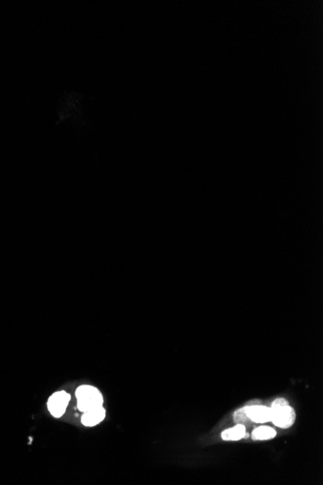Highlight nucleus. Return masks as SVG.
<instances>
[{"instance_id":"nucleus-1","label":"nucleus","mask_w":323,"mask_h":485,"mask_svg":"<svg viewBox=\"0 0 323 485\" xmlns=\"http://www.w3.org/2000/svg\"><path fill=\"white\" fill-rule=\"evenodd\" d=\"M270 409L271 421L273 422L274 425L283 429L290 428L293 425L296 418V414L287 399L277 398L272 403Z\"/></svg>"},{"instance_id":"nucleus-2","label":"nucleus","mask_w":323,"mask_h":485,"mask_svg":"<svg viewBox=\"0 0 323 485\" xmlns=\"http://www.w3.org/2000/svg\"><path fill=\"white\" fill-rule=\"evenodd\" d=\"M77 404L83 413L103 407V395L98 388L92 385H81L75 390Z\"/></svg>"},{"instance_id":"nucleus-3","label":"nucleus","mask_w":323,"mask_h":485,"mask_svg":"<svg viewBox=\"0 0 323 485\" xmlns=\"http://www.w3.org/2000/svg\"><path fill=\"white\" fill-rule=\"evenodd\" d=\"M71 400V395L64 390L54 393L48 400V409L54 418H61Z\"/></svg>"},{"instance_id":"nucleus-4","label":"nucleus","mask_w":323,"mask_h":485,"mask_svg":"<svg viewBox=\"0 0 323 485\" xmlns=\"http://www.w3.org/2000/svg\"><path fill=\"white\" fill-rule=\"evenodd\" d=\"M246 414L251 422L265 423L271 421V409L263 405L246 406Z\"/></svg>"},{"instance_id":"nucleus-5","label":"nucleus","mask_w":323,"mask_h":485,"mask_svg":"<svg viewBox=\"0 0 323 485\" xmlns=\"http://www.w3.org/2000/svg\"><path fill=\"white\" fill-rule=\"evenodd\" d=\"M106 418V410L103 407L83 413L82 422L83 425L92 427L101 423Z\"/></svg>"},{"instance_id":"nucleus-6","label":"nucleus","mask_w":323,"mask_h":485,"mask_svg":"<svg viewBox=\"0 0 323 485\" xmlns=\"http://www.w3.org/2000/svg\"><path fill=\"white\" fill-rule=\"evenodd\" d=\"M247 436L246 426L244 424L238 423L232 428L224 430L222 433V439L224 441H239Z\"/></svg>"},{"instance_id":"nucleus-7","label":"nucleus","mask_w":323,"mask_h":485,"mask_svg":"<svg viewBox=\"0 0 323 485\" xmlns=\"http://www.w3.org/2000/svg\"><path fill=\"white\" fill-rule=\"evenodd\" d=\"M277 435L276 430L268 426L258 427L255 429L252 433V437L254 440L257 441H266V440H271Z\"/></svg>"},{"instance_id":"nucleus-8","label":"nucleus","mask_w":323,"mask_h":485,"mask_svg":"<svg viewBox=\"0 0 323 485\" xmlns=\"http://www.w3.org/2000/svg\"><path fill=\"white\" fill-rule=\"evenodd\" d=\"M233 418H234L235 422L244 424V425H245V424H248V423H251L248 416H247V414H246L245 407H243V408H241L239 410L236 411V412L234 413Z\"/></svg>"}]
</instances>
